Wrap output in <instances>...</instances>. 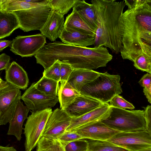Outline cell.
I'll return each instance as SVG.
<instances>
[{
	"mask_svg": "<svg viewBox=\"0 0 151 151\" xmlns=\"http://www.w3.org/2000/svg\"><path fill=\"white\" fill-rule=\"evenodd\" d=\"M59 38L64 44L82 47L94 45L95 39V36L64 27Z\"/></svg>",
	"mask_w": 151,
	"mask_h": 151,
	"instance_id": "17",
	"label": "cell"
},
{
	"mask_svg": "<svg viewBox=\"0 0 151 151\" xmlns=\"http://www.w3.org/2000/svg\"><path fill=\"white\" fill-rule=\"evenodd\" d=\"M144 88H148L151 85V74L147 73L142 76L138 82Z\"/></svg>",
	"mask_w": 151,
	"mask_h": 151,
	"instance_id": "39",
	"label": "cell"
},
{
	"mask_svg": "<svg viewBox=\"0 0 151 151\" xmlns=\"http://www.w3.org/2000/svg\"><path fill=\"white\" fill-rule=\"evenodd\" d=\"M103 104L96 99L81 94L64 110L72 118H77L95 109Z\"/></svg>",
	"mask_w": 151,
	"mask_h": 151,
	"instance_id": "15",
	"label": "cell"
},
{
	"mask_svg": "<svg viewBox=\"0 0 151 151\" xmlns=\"http://www.w3.org/2000/svg\"><path fill=\"white\" fill-rule=\"evenodd\" d=\"M144 4L148 9L151 11V0H146Z\"/></svg>",
	"mask_w": 151,
	"mask_h": 151,
	"instance_id": "46",
	"label": "cell"
},
{
	"mask_svg": "<svg viewBox=\"0 0 151 151\" xmlns=\"http://www.w3.org/2000/svg\"><path fill=\"white\" fill-rule=\"evenodd\" d=\"M64 27L96 36V32L86 23L77 11L73 8L71 13L67 16Z\"/></svg>",
	"mask_w": 151,
	"mask_h": 151,
	"instance_id": "24",
	"label": "cell"
},
{
	"mask_svg": "<svg viewBox=\"0 0 151 151\" xmlns=\"http://www.w3.org/2000/svg\"><path fill=\"white\" fill-rule=\"evenodd\" d=\"M126 5L128 7V9H131L135 7L138 4V0H124Z\"/></svg>",
	"mask_w": 151,
	"mask_h": 151,
	"instance_id": "42",
	"label": "cell"
},
{
	"mask_svg": "<svg viewBox=\"0 0 151 151\" xmlns=\"http://www.w3.org/2000/svg\"><path fill=\"white\" fill-rule=\"evenodd\" d=\"M97 21L95 47H105L116 54L120 52L123 32V11L124 0H93Z\"/></svg>",
	"mask_w": 151,
	"mask_h": 151,
	"instance_id": "2",
	"label": "cell"
},
{
	"mask_svg": "<svg viewBox=\"0 0 151 151\" xmlns=\"http://www.w3.org/2000/svg\"><path fill=\"white\" fill-rule=\"evenodd\" d=\"M71 130L77 132L82 139L105 141L121 132L108 127L101 121L90 123Z\"/></svg>",
	"mask_w": 151,
	"mask_h": 151,
	"instance_id": "13",
	"label": "cell"
},
{
	"mask_svg": "<svg viewBox=\"0 0 151 151\" xmlns=\"http://www.w3.org/2000/svg\"><path fill=\"white\" fill-rule=\"evenodd\" d=\"M57 138L64 146L70 142L82 139L79 134L73 130L65 132Z\"/></svg>",
	"mask_w": 151,
	"mask_h": 151,
	"instance_id": "33",
	"label": "cell"
},
{
	"mask_svg": "<svg viewBox=\"0 0 151 151\" xmlns=\"http://www.w3.org/2000/svg\"><path fill=\"white\" fill-rule=\"evenodd\" d=\"M142 53L145 56L150 64V68L148 73L151 74V54L143 52H142Z\"/></svg>",
	"mask_w": 151,
	"mask_h": 151,
	"instance_id": "44",
	"label": "cell"
},
{
	"mask_svg": "<svg viewBox=\"0 0 151 151\" xmlns=\"http://www.w3.org/2000/svg\"><path fill=\"white\" fill-rule=\"evenodd\" d=\"M73 8L77 11L86 23L96 32L97 21L93 5L84 0H78Z\"/></svg>",
	"mask_w": 151,
	"mask_h": 151,
	"instance_id": "22",
	"label": "cell"
},
{
	"mask_svg": "<svg viewBox=\"0 0 151 151\" xmlns=\"http://www.w3.org/2000/svg\"><path fill=\"white\" fill-rule=\"evenodd\" d=\"M36 146V151H65L64 146L57 138L42 136Z\"/></svg>",
	"mask_w": 151,
	"mask_h": 151,
	"instance_id": "27",
	"label": "cell"
},
{
	"mask_svg": "<svg viewBox=\"0 0 151 151\" xmlns=\"http://www.w3.org/2000/svg\"><path fill=\"white\" fill-rule=\"evenodd\" d=\"M140 40L139 45L142 52L151 54V39L141 37Z\"/></svg>",
	"mask_w": 151,
	"mask_h": 151,
	"instance_id": "36",
	"label": "cell"
},
{
	"mask_svg": "<svg viewBox=\"0 0 151 151\" xmlns=\"http://www.w3.org/2000/svg\"><path fill=\"white\" fill-rule=\"evenodd\" d=\"M74 69L70 64L60 61V81H68Z\"/></svg>",
	"mask_w": 151,
	"mask_h": 151,
	"instance_id": "35",
	"label": "cell"
},
{
	"mask_svg": "<svg viewBox=\"0 0 151 151\" xmlns=\"http://www.w3.org/2000/svg\"><path fill=\"white\" fill-rule=\"evenodd\" d=\"M136 151H151V148L142 150Z\"/></svg>",
	"mask_w": 151,
	"mask_h": 151,
	"instance_id": "47",
	"label": "cell"
},
{
	"mask_svg": "<svg viewBox=\"0 0 151 151\" xmlns=\"http://www.w3.org/2000/svg\"><path fill=\"white\" fill-rule=\"evenodd\" d=\"M0 151H17L13 147L0 146Z\"/></svg>",
	"mask_w": 151,
	"mask_h": 151,
	"instance_id": "43",
	"label": "cell"
},
{
	"mask_svg": "<svg viewBox=\"0 0 151 151\" xmlns=\"http://www.w3.org/2000/svg\"><path fill=\"white\" fill-rule=\"evenodd\" d=\"M144 111L146 121V130L151 136V105L144 108Z\"/></svg>",
	"mask_w": 151,
	"mask_h": 151,
	"instance_id": "37",
	"label": "cell"
},
{
	"mask_svg": "<svg viewBox=\"0 0 151 151\" xmlns=\"http://www.w3.org/2000/svg\"><path fill=\"white\" fill-rule=\"evenodd\" d=\"M72 118L64 110L55 109L47 120L42 136L57 138L65 132Z\"/></svg>",
	"mask_w": 151,
	"mask_h": 151,
	"instance_id": "12",
	"label": "cell"
},
{
	"mask_svg": "<svg viewBox=\"0 0 151 151\" xmlns=\"http://www.w3.org/2000/svg\"><path fill=\"white\" fill-rule=\"evenodd\" d=\"M107 141L129 151L151 148V136L146 130L121 132Z\"/></svg>",
	"mask_w": 151,
	"mask_h": 151,
	"instance_id": "8",
	"label": "cell"
},
{
	"mask_svg": "<svg viewBox=\"0 0 151 151\" xmlns=\"http://www.w3.org/2000/svg\"><path fill=\"white\" fill-rule=\"evenodd\" d=\"M9 84L6 81L2 80L1 78H0V90H2L6 87Z\"/></svg>",
	"mask_w": 151,
	"mask_h": 151,
	"instance_id": "45",
	"label": "cell"
},
{
	"mask_svg": "<svg viewBox=\"0 0 151 151\" xmlns=\"http://www.w3.org/2000/svg\"><path fill=\"white\" fill-rule=\"evenodd\" d=\"M58 97L60 109L65 110L81 94L67 81H60Z\"/></svg>",
	"mask_w": 151,
	"mask_h": 151,
	"instance_id": "21",
	"label": "cell"
},
{
	"mask_svg": "<svg viewBox=\"0 0 151 151\" xmlns=\"http://www.w3.org/2000/svg\"><path fill=\"white\" fill-rule=\"evenodd\" d=\"M35 57L37 63L42 65L44 70L57 60L67 63L74 68L96 69L106 67L113 58L106 47H82L60 41L45 45Z\"/></svg>",
	"mask_w": 151,
	"mask_h": 151,
	"instance_id": "1",
	"label": "cell"
},
{
	"mask_svg": "<svg viewBox=\"0 0 151 151\" xmlns=\"http://www.w3.org/2000/svg\"><path fill=\"white\" fill-rule=\"evenodd\" d=\"M64 23L63 16L51 9L45 24L40 31L45 37L54 41L60 35Z\"/></svg>",
	"mask_w": 151,
	"mask_h": 151,
	"instance_id": "16",
	"label": "cell"
},
{
	"mask_svg": "<svg viewBox=\"0 0 151 151\" xmlns=\"http://www.w3.org/2000/svg\"><path fill=\"white\" fill-rule=\"evenodd\" d=\"M60 61L57 60L51 66L44 70L43 73V76L58 82H60Z\"/></svg>",
	"mask_w": 151,
	"mask_h": 151,
	"instance_id": "30",
	"label": "cell"
},
{
	"mask_svg": "<svg viewBox=\"0 0 151 151\" xmlns=\"http://www.w3.org/2000/svg\"><path fill=\"white\" fill-rule=\"evenodd\" d=\"M146 0H138L137 4L123 14V32L120 52L123 59L134 61L138 55V38L143 32H151V11L145 5Z\"/></svg>",
	"mask_w": 151,
	"mask_h": 151,
	"instance_id": "3",
	"label": "cell"
},
{
	"mask_svg": "<svg viewBox=\"0 0 151 151\" xmlns=\"http://www.w3.org/2000/svg\"><path fill=\"white\" fill-rule=\"evenodd\" d=\"M35 82L32 83L21 96L27 108L31 111H35L51 108L59 101L57 96L45 94L35 87Z\"/></svg>",
	"mask_w": 151,
	"mask_h": 151,
	"instance_id": "11",
	"label": "cell"
},
{
	"mask_svg": "<svg viewBox=\"0 0 151 151\" xmlns=\"http://www.w3.org/2000/svg\"><path fill=\"white\" fill-rule=\"evenodd\" d=\"M59 82L44 76L36 83L34 86L40 91L47 95L58 96Z\"/></svg>",
	"mask_w": 151,
	"mask_h": 151,
	"instance_id": "26",
	"label": "cell"
},
{
	"mask_svg": "<svg viewBox=\"0 0 151 151\" xmlns=\"http://www.w3.org/2000/svg\"><path fill=\"white\" fill-rule=\"evenodd\" d=\"M20 26L19 20L15 14L0 10V39L9 36Z\"/></svg>",
	"mask_w": 151,
	"mask_h": 151,
	"instance_id": "23",
	"label": "cell"
},
{
	"mask_svg": "<svg viewBox=\"0 0 151 151\" xmlns=\"http://www.w3.org/2000/svg\"><path fill=\"white\" fill-rule=\"evenodd\" d=\"M133 62L134 65L137 69L148 73L150 68V65L145 56L142 53L138 55Z\"/></svg>",
	"mask_w": 151,
	"mask_h": 151,
	"instance_id": "34",
	"label": "cell"
},
{
	"mask_svg": "<svg viewBox=\"0 0 151 151\" xmlns=\"http://www.w3.org/2000/svg\"><path fill=\"white\" fill-rule=\"evenodd\" d=\"M109 102L111 106L116 108L130 109L135 108L132 104L126 101L119 95H117L114 96Z\"/></svg>",
	"mask_w": 151,
	"mask_h": 151,
	"instance_id": "32",
	"label": "cell"
},
{
	"mask_svg": "<svg viewBox=\"0 0 151 151\" xmlns=\"http://www.w3.org/2000/svg\"><path fill=\"white\" fill-rule=\"evenodd\" d=\"M143 92L148 101L151 104V85L148 88H144Z\"/></svg>",
	"mask_w": 151,
	"mask_h": 151,
	"instance_id": "41",
	"label": "cell"
},
{
	"mask_svg": "<svg viewBox=\"0 0 151 151\" xmlns=\"http://www.w3.org/2000/svg\"><path fill=\"white\" fill-rule=\"evenodd\" d=\"M21 91L19 88L9 83L0 90V125H6L13 118L21 99Z\"/></svg>",
	"mask_w": 151,
	"mask_h": 151,
	"instance_id": "9",
	"label": "cell"
},
{
	"mask_svg": "<svg viewBox=\"0 0 151 151\" xmlns=\"http://www.w3.org/2000/svg\"><path fill=\"white\" fill-rule=\"evenodd\" d=\"M46 43V37L42 34L18 36L12 40L10 50L22 57L35 55Z\"/></svg>",
	"mask_w": 151,
	"mask_h": 151,
	"instance_id": "10",
	"label": "cell"
},
{
	"mask_svg": "<svg viewBox=\"0 0 151 151\" xmlns=\"http://www.w3.org/2000/svg\"><path fill=\"white\" fill-rule=\"evenodd\" d=\"M49 6L52 9L64 16L73 8L78 0H48Z\"/></svg>",
	"mask_w": 151,
	"mask_h": 151,
	"instance_id": "29",
	"label": "cell"
},
{
	"mask_svg": "<svg viewBox=\"0 0 151 151\" xmlns=\"http://www.w3.org/2000/svg\"><path fill=\"white\" fill-rule=\"evenodd\" d=\"M10 57L5 53L0 55V70H5L10 64Z\"/></svg>",
	"mask_w": 151,
	"mask_h": 151,
	"instance_id": "38",
	"label": "cell"
},
{
	"mask_svg": "<svg viewBox=\"0 0 151 151\" xmlns=\"http://www.w3.org/2000/svg\"><path fill=\"white\" fill-rule=\"evenodd\" d=\"M12 40H0V52H1L5 48L12 45Z\"/></svg>",
	"mask_w": 151,
	"mask_h": 151,
	"instance_id": "40",
	"label": "cell"
},
{
	"mask_svg": "<svg viewBox=\"0 0 151 151\" xmlns=\"http://www.w3.org/2000/svg\"><path fill=\"white\" fill-rule=\"evenodd\" d=\"M101 122L108 127L120 132L146 130L144 110L130 111L111 106L109 116Z\"/></svg>",
	"mask_w": 151,
	"mask_h": 151,
	"instance_id": "5",
	"label": "cell"
},
{
	"mask_svg": "<svg viewBox=\"0 0 151 151\" xmlns=\"http://www.w3.org/2000/svg\"><path fill=\"white\" fill-rule=\"evenodd\" d=\"M111 111L110 105L108 103L104 104L95 109L78 118H72L70 124L65 132L76 129L90 123L104 120L109 116Z\"/></svg>",
	"mask_w": 151,
	"mask_h": 151,
	"instance_id": "14",
	"label": "cell"
},
{
	"mask_svg": "<svg viewBox=\"0 0 151 151\" xmlns=\"http://www.w3.org/2000/svg\"><path fill=\"white\" fill-rule=\"evenodd\" d=\"M85 139L88 144L87 151H129L107 141Z\"/></svg>",
	"mask_w": 151,
	"mask_h": 151,
	"instance_id": "28",
	"label": "cell"
},
{
	"mask_svg": "<svg viewBox=\"0 0 151 151\" xmlns=\"http://www.w3.org/2000/svg\"><path fill=\"white\" fill-rule=\"evenodd\" d=\"M42 5H48L29 3L23 0H0V10L9 12L28 9Z\"/></svg>",
	"mask_w": 151,
	"mask_h": 151,
	"instance_id": "25",
	"label": "cell"
},
{
	"mask_svg": "<svg viewBox=\"0 0 151 151\" xmlns=\"http://www.w3.org/2000/svg\"><path fill=\"white\" fill-rule=\"evenodd\" d=\"M100 73L92 70L74 68L67 81L80 92L84 86L97 78Z\"/></svg>",
	"mask_w": 151,
	"mask_h": 151,
	"instance_id": "20",
	"label": "cell"
},
{
	"mask_svg": "<svg viewBox=\"0 0 151 151\" xmlns=\"http://www.w3.org/2000/svg\"><path fill=\"white\" fill-rule=\"evenodd\" d=\"M88 144L85 139L71 142L64 146L65 151H87Z\"/></svg>",
	"mask_w": 151,
	"mask_h": 151,
	"instance_id": "31",
	"label": "cell"
},
{
	"mask_svg": "<svg viewBox=\"0 0 151 151\" xmlns=\"http://www.w3.org/2000/svg\"><path fill=\"white\" fill-rule=\"evenodd\" d=\"M51 7L42 5L13 12L20 24V28L25 32L42 29L49 17Z\"/></svg>",
	"mask_w": 151,
	"mask_h": 151,
	"instance_id": "7",
	"label": "cell"
},
{
	"mask_svg": "<svg viewBox=\"0 0 151 151\" xmlns=\"http://www.w3.org/2000/svg\"><path fill=\"white\" fill-rule=\"evenodd\" d=\"M52 111L51 108L31 111V114L28 117L23 129L26 151H32L37 146L42 136L47 122Z\"/></svg>",
	"mask_w": 151,
	"mask_h": 151,
	"instance_id": "6",
	"label": "cell"
},
{
	"mask_svg": "<svg viewBox=\"0 0 151 151\" xmlns=\"http://www.w3.org/2000/svg\"><path fill=\"white\" fill-rule=\"evenodd\" d=\"M5 70L6 81L20 89L27 88L29 79L27 73L22 67L14 61Z\"/></svg>",
	"mask_w": 151,
	"mask_h": 151,
	"instance_id": "18",
	"label": "cell"
},
{
	"mask_svg": "<svg viewBox=\"0 0 151 151\" xmlns=\"http://www.w3.org/2000/svg\"><path fill=\"white\" fill-rule=\"evenodd\" d=\"M29 110L19 100L14 116L9 122L7 135L14 136L18 141L21 140L22 131L24 129L22 127L23 123L24 120L28 117L27 116Z\"/></svg>",
	"mask_w": 151,
	"mask_h": 151,
	"instance_id": "19",
	"label": "cell"
},
{
	"mask_svg": "<svg viewBox=\"0 0 151 151\" xmlns=\"http://www.w3.org/2000/svg\"><path fill=\"white\" fill-rule=\"evenodd\" d=\"M119 75H112L107 72L100 76L81 89V95L108 103L115 96L122 92Z\"/></svg>",
	"mask_w": 151,
	"mask_h": 151,
	"instance_id": "4",
	"label": "cell"
}]
</instances>
